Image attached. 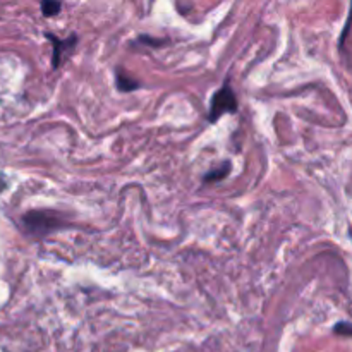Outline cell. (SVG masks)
<instances>
[{
	"label": "cell",
	"instance_id": "6da1fadb",
	"mask_svg": "<svg viewBox=\"0 0 352 352\" xmlns=\"http://www.w3.org/2000/svg\"><path fill=\"white\" fill-rule=\"evenodd\" d=\"M237 109H239L237 96L234 93L232 85H230V79H226L222 88L217 89L212 96L208 110V122H217L226 113H236Z\"/></svg>",
	"mask_w": 352,
	"mask_h": 352
},
{
	"label": "cell",
	"instance_id": "7a4b0ae2",
	"mask_svg": "<svg viewBox=\"0 0 352 352\" xmlns=\"http://www.w3.org/2000/svg\"><path fill=\"white\" fill-rule=\"evenodd\" d=\"M23 223L31 234L38 236H47L52 230H57L64 227L65 223L52 212H30L23 217Z\"/></svg>",
	"mask_w": 352,
	"mask_h": 352
},
{
	"label": "cell",
	"instance_id": "3957f363",
	"mask_svg": "<svg viewBox=\"0 0 352 352\" xmlns=\"http://www.w3.org/2000/svg\"><path fill=\"white\" fill-rule=\"evenodd\" d=\"M45 36L52 41V47H54V54H52V67L58 69V65L62 64V58L65 57V54H71V52L76 48V45H78V34H71V36L65 38V40H60V38L55 36V34L52 33H47Z\"/></svg>",
	"mask_w": 352,
	"mask_h": 352
},
{
	"label": "cell",
	"instance_id": "277c9868",
	"mask_svg": "<svg viewBox=\"0 0 352 352\" xmlns=\"http://www.w3.org/2000/svg\"><path fill=\"white\" fill-rule=\"evenodd\" d=\"M116 81H117V89L122 93H131L141 86L140 81L134 78H131V76L127 74L122 67H119L116 71Z\"/></svg>",
	"mask_w": 352,
	"mask_h": 352
},
{
	"label": "cell",
	"instance_id": "5b68a950",
	"mask_svg": "<svg viewBox=\"0 0 352 352\" xmlns=\"http://www.w3.org/2000/svg\"><path fill=\"white\" fill-rule=\"evenodd\" d=\"M229 172H230V162H223L219 168H213V170H210L208 174L203 175V182H206V184L219 182L222 181V179H226L227 175H229Z\"/></svg>",
	"mask_w": 352,
	"mask_h": 352
},
{
	"label": "cell",
	"instance_id": "8992f818",
	"mask_svg": "<svg viewBox=\"0 0 352 352\" xmlns=\"http://www.w3.org/2000/svg\"><path fill=\"white\" fill-rule=\"evenodd\" d=\"M62 3L60 2H54V0H47V2H41V14L45 17H54L60 12Z\"/></svg>",
	"mask_w": 352,
	"mask_h": 352
},
{
	"label": "cell",
	"instance_id": "52a82bcc",
	"mask_svg": "<svg viewBox=\"0 0 352 352\" xmlns=\"http://www.w3.org/2000/svg\"><path fill=\"white\" fill-rule=\"evenodd\" d=\"M136 43L146 45V47H164V45L167 43V40H164V38L148 36V34H141V36L136 38Z\"/></svg>",
	"mask_w": 352,
	"mask_h": 352
},
{
	"label": "cell",
	"instance_id": "ba28073f",
	"mask_svg": "<svg viewBox=\"0 0 352 352\" xmlns=\"http://www.w3.org/2000/svg\"><path fill=\"white\" fill-rule=\"evenodd\" d=\"M333 332H336L337 336L352 337V323H347V322L337 323V325L333 327Z\"/></svg>",
	"mask_w": 352,
	"mask_h": 352
},
{
	"label": "cell",
	"instance_id": "9c48e42d",
	"mask_svg": "<svg viewBox=\"0 0 352 352\" xmlns=\"http://www.w3.org/2000/svg\"><path fill=\"white\" fill-rule=\"evenodd\" d=\"M351 24H352V6H351V12H349V17H347V21H346V26H344V33L340 34V47H342V45H344V41H346V36H347V33H349V30H351Z\"/></svg>",
	"mask_w": 352,
	"mask_h": 352
}]
</instances>
